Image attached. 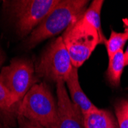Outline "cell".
Wrapping results in <instances>:
<instances>
[{
  "instance_id": "6da1fadb",
  "label": "cell",
  "mask_w": 128,
  "mask_h": 128,
  "mask_svg": "<svg viewBox=\"0 0 128 128\" xmlns=\"http://www.w3.org/2000/svg\"><path fill=\"white\" fill-rule=\"evenodd\" d=\"M88 3L87 0H59L41 24L32 32L26 42L28 48L65 31L82 17Z\"/></svg>"
},
{
  "instance_id": "7a4b0ae2",
  "label": "cell",
  "mask_w": 128,
  "mask_h": 128,
  "mask_svg": "<svg viewBox=\"0 0 128 128\" xmlns=\"http://www.w3.org/2000/svg\"><path fill=\"white\" fill-rule=\"evenodd\" d=\"M21 117L36 121L45 128H58V104L44 83L34 84L18 108Z\"/></svg>"
},
{
  "instance_id": "3957f363",
  "label": "cell",
  "mask_w": 128,
  "mask_h": 128,
  "mask_svg": "<svg viewBox=\"0 0 128 128\" xmlns=\"http://www.w3.org/2000/svg\"><path fill=\"white\" fill-rule=\"evenodd\" d=\"M62 39L74 67L78 68L101 44L98 31L83 18L70 26L62 34Z\"/></svg>"
},
{
  "instance_id": "277c9868",
  "label": "cell",
  "mask_w": 128,
  "mask_h": 128,
  "mask_svg": "<svg viewBox=\"0 0 128 128\" xmlns=\"http://www.w3.org/2000/svg\"><path fill=\"white\" fill-rule=\"evenodd\" d=\"M73 68L62 36H60L45 49L36 67V72L38 76L55 83L58 81L65 82Z\"/></svg>"
},
{
  "instance_id": "5b68a950",
  "label": "cell",
  "mask_w": 128,
  "mask_h": 128,
  "mask_svg": "<svg viewBox=\"0 0 128 128\" xmlns=\"http://www.w3.org/2000/svg\"><path fill=\"white\" fill-rule=\"evenodd\" d=\"M59 0H18L11 2V12L22 37L38 27Z\"/></svg>"
},
{
  "instance_id": "8992f818",
  "label": "cell",
  "mask_w": 128,
  "mask_h": 128,
  "mask_svg": "<svg viewBox=\"0 0 128 128\" xmlns=\"http://www.w3.org/2000/svg\"><path fill=\"white\" fill-rule=\"evenodd\" d=\"M34 72L32 62L28 59H14L2 68L0 82L10 91L16 104L22 100L36 84Z\"/></svg>"
},
{
  "instance_id": "52a82bcc",
  "label": "cell",
  "mask_w": 128,
  "mask_h": 128,
  "mask_svg": "<svg viewBox=\"0 0 128 128\" xmlns=\"http://www.w3.org/2000/svg\"><path fill=\"white\" fill-rule=\"evenodd\" d=\"M58 128H84L83 114L72 101L64 81L56 83Z\"/></svg>"
},
{
  "instance_id": "ba28073f",
  "label": "cell",
  "mask_w": 128,
  "mask_h": 128,
  "mask_svg": "<svg viewBox=\"0 0 128 128\" xmlns=\"http://www.w3.org/2000/svg\"><path fill=\"white\" fill-rule=\"evenodd\" d=\"M65 84L70 94L72 101L80 110L83 116L98 108L83 91L79 82L78 68L74 67L73 70L65 80Z\"/></svg>"
},
{
  "instance_id": "9c48e42d",
  "label": "cell",
  "mask_w": 128,
  "mask_h": 128,
  "mask_svg": "<svg viewBox=\"0 0 128 128\" xmlns=\"http://www.w3.org/2000/svg\"><path fill=\"white\" fill-rule=\"evenodd\" d=\"M84 128H115L111 114L97 108L83 116Z\"/></svg>"
},
{
  "instance_id": "30bf717a",
  "label": "cell",
  "mask_w": 128,
  "mask_h": 128,
  "mask_svg": "<svg viewBox=\"0 0 128 128\" xmlns=\"http://www.w3.org/2000/svg\"><path fill=\"white\" fill-rule=\"evenodd\" d=\"M124 67V53L123 50H120L118 53H116L112 58H109L106 74L110 84L114 87L120 85Z\"/></svg>"
},
{
  "instance_id": "8fae6325",
  "label": "cell",
  "mask_w": 128,
  "mask_h": 128,
  "mask_svg": "<svg viewBox=\"0 0 128 128\" xmlns=\"http://www.w3.org/2000/svg\"><path fill=\"white\" fill-rule=\"evenodd\" d=\"M103 0H94L92 1L90 6L86 9L83 15V18L94 27L98 32L101 44H105L107 38L101 29V23H100V12L101 8L104 5Z\"/></svg>"
},
{
  "instance_id": "7c38bea8",
  "label": "cell",
  "mask_w": 128,
  "mask_h": 128,
  "mask_svg": "<svg viewBox=\"0 0 128 128\" xmlns=\"http://www.w3.org/2000/svg\"><path fill=\"white\" fill-rule=\"evenodd\" d=\"M128 41V34L126 32H117L111 30L110 38L105 42L108 58H110L116 53L123 50L126 42Z\"/></svg>"
},
{
  "instance_id": "4fadbf2b",
  "label": "cell",
  "mask_w": 128,
  "mask_h": 128,
  "mask_svg": "<svg viewBox=\"0 0 128 128\" xmlns=\"http://www.w3.org/2000/svg\"><path fill=\"white\" fill-rule=\"evenodd\" d=\"M115 112L119 128H128V100H123L118 103Z\"/></svg>"
},
{
  "instance_id": "5bb4252c",
  "label": "cell",
  "mask_w": 128,
  "mask_h": 128,
  "mask_svg": "<svg viewBox=\"0 0 128 128\" xmlns=\"http://www.w3.org/2000/svg\"><path fill=\"white\" fill-rule=\"evenodd\" d=\"M16 104L10 91L0 82V108L9 110Z\"/></svg>"
},
{
  "instance_id": "9a60e30c",
  "label": "cell",
  "mask_w": 128,
  "mask_h": 128,
  "mask_svg": "<svg viewBox=\"0 0 128 128\" xmlns=\"http://www.w3.org/2000/svg\"><path fill=\"white\" fill-rule=\"evenodd\" d=\"M19 128H45L38 123L33 121L32 120H28L26 118L19 116L18 119Z\"/></svg>"
},
{
  "instance_id": "2e32d148",
  "label": "cell",
  "mask_w": 128,
  "mask_h": 128,
  "mask_svg": "<svg viewBox=\"0 0 128 128\" xmlns=\"http://www.w3.org/2000/svg\"><path fill=\"white\" fill-rule=\"evenodd\" d=\"M124 62H125V66L128 65V46L126 49L125 52H124Z\"/></svg>"
},
{
  "instance_id": "e0dca14e",
  "label": "cell",
  "mask_w": 128,
  "mask_h": 128,
  "mask_svg": "<svg viewBox=\"0 0 128 128\" xmlns=\"http://www.w3.org/2000/svg\"><path fill=\"white\" fill-rule=\"evenodd\" d=\"M3 61H4V56H3V54H2V53L1 52V49H0V65L2 64Z\"/></svg>"
},
{
  "instance_id": "ac0fdd59",
  "label": "cell",
  "mask_w": 128,
  "mask_h": 128,
  "mask_svg": "<svg viewBox=\"0 0 128 128\" xmlns=\"http://www.w3.org/2000/svg\"><path fill=\"white\" fill-rule=\"evenodd\" d=\"M125 32H126L127 34H128V22H127V25L125 26V31H124Z\"/></svg>"
}]
</instances>
